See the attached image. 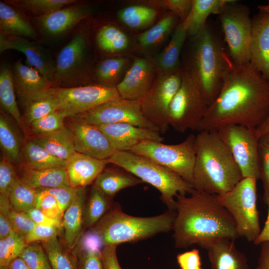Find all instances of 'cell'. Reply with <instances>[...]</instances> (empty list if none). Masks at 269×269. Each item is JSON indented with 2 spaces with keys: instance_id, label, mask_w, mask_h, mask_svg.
Returning <instances> with one entry per match:
<instances>
[{
  "instance_id": "46",
  "label": "cell",
  "mask_w": 269,
  "mask_h": 269,
  "mask_svg": "<svg viewBox=\"0 0 269 269\" xmlns=\"http://www.w3.org/2000/svg\"><path fill=\"white\" fill-rule=\"evenodd\" d=\"M19 257L30 269H52L42 246L36 243L28 244Z\"/></svg>"
},
{
  "instance_id": "44",
  "label": "cell",
  "mask_w": 269,
  "mask_h": 269,
  "mask_svg": "<svg viewBox=\"0 0 269 269\" xmlns=\"http://www.w3.org/2000/svg\"><path fill=\"white\" fill-rule=\"evenodd\" d=\"M59 110L56 100L45 92L32 102L26 108V119L30 124Z\"/></svg>"
},
{
  "instance_id": "12",
  "label": "cell",
  "mask_w": 269,
  "mask_h": 269,
  "mask_svg": "<svg viewBox=\"0 0 269 269\" xmlns=\"http://www.w3.org/2000/svg\"><path fill=\"white\" fill-rule=\"evenodd\" d=\"M216 132L229 149L243 178L260 179L259 138L256 129L240 125H229L219 129Z\"/></svg>"
},
{
  "instance_id": "38",
  "label": "cell",
  "mask_w": 269,
  "mask_h": 269,
  "mask_svg": "<svg viewBox=\"0 0 269 269\" xmlns=\"http://www.w3.org/2000/svg\"><path fill=\"white\" fill-rule=\"evenodd\" d=\"M37 197V190L25 184L18 177L10 190L9 200L13 209L26 213L36 207Z\"/></svg>"
},
{
  "instance_id": "32",
  "label": "cell",
  "mask_w": 269,
  "mask_h": 269,
  "mask_svg": "<svg viewBox=\"0 0 269 269\" xmlns=\"http://www.w3.org/2000/svg\"><path fill=\"white\" fill-rule=\"evenodd\" d=\"M23 153L25 160L23 164L32 168H66L67 165V161L53 156L33 139L25 143Z\"/></svg>"
},
{
  "instance_id": "34",
  "label": "cell",
  "mask_w": 269,
  "mask_h": 269,
  "mask_svg": "<svg viewBox=\"0 0 269 269\" xmlns=\"http://www.w3.org/2000/svg\"><path fill=\"white\" fill-rule=\"evenodd\" d=\"M112 198L105 195L94 185L85 204L83 212L85 228H92L109 211Z\"/></svg>"
},
{
  "instance_id": "61",
  "label": "cell",
  "mask_w": 269,
  "mask_h": 269,
  "mask_svg": "<svg viewBox=\"0 0 269 269\" xmlns=\"http://www.w3.org/2000/svg\"><path fill=\"white\" fill-rule=\"evenodd\" d=\"M13 232H16L12 223L6 215L0 211V240L8 236Z\"/></svg>"
},
{
  "instance_id": "3",
  "label": "cell",
  "mask_w": 269,
  "mask_h": 269,
  "mask_svg": "<svg viewBox=\"0 0 269 269\" xmlns=\"http://www.w3.org/2000/svg\"><path fill=\"white\" fill-rule=\"evenodd\" d=\"M193 185L195 189L216 195L226 193L243 178L229 149L216 131L196 135Z\"/></svg>"
},
{
  "instance_id": "36",
  "label": "cell",
  "mask_w": 269,
  "mask_h": 269,
  "mask_svg": "<svg viewBox=\"0 0 269 269\" xmlns=\"http://www.w3.org/2000/svg\"><path fill=\"white\" fill-rule=\"evenodd\" d=\"M0 144L9 160L16 163L19 161L20 139L12 124L2 113L0 115Z\"/></svg>"
},
{
  "instance_id": "52",
  "label": "cell",
  "mask_w": 269,
  "mask_h": 269,
  "mask_svg": "<svg viewBox=\"0 0 269 269\" xmlns=\"http://www.w3.org/2000/svg\"><path fill=\"white\" fill-rule=\"evenodd\" d=\"M59 230L54 226L36 224L24 237L28 244L37 241L47 242L58 237Z\"/></svg>"
},
{
  "instance_id": "43",
  "label": "cell",
  "mask_w": 269,
  "mask_h": 269,
  "mask_svg": "<svg viewBox=\"0 0 269 269\" xmlns=\"http://www.w3.org/2000/svg\"><path fill=\"white\" fill-rule=\"evenodd\" d=\"M127 59L123 57H114L105 59L98 65L96 75L102 85L115 86L118 78L124 69Z\"/></svg>"
},
{
  "instance_id": "7",
  "label": "cell",
  "mask_w": 269,
  "mask_h": 269,
  "mask_svg": "<svg viewBox=\"0 0 269 269\" xmlns=\"http://www.w3.org/2000/svg\"><path fill=\"white\" fill-rule=\"evenodd\" d=\"M257 181L252 177L243 178L229 191L217 195L233 218L240 237L253 242L261 231L257 206Z\"/></svg>"
},
{
  "instance_id": "48",
  "label": "cell",
  "mask_w": 269,
  "mask_h": 269,
  "mask_svg": "<svg viewBox=\"0 0 269 269\" xmlns=\"http://www.w3.org/2000/svg\"><path fill=\"white\" fill-rule=\"evenodd\" d=\"M37 190L36 208L40 209L48 217L62 223L63 213L55 198L44 189Z\"/></svg>"
},
{
  "instance_id": "51",
  "label": "cell",
  "mask_w": 269,
  "mask_h": 269,
  "mask_svg": "<svg viewBox=\"0 0 269 269\" xmlns=\"http://www.w3.org/2000/svg\"><path fill=\"white\" fill-rule=\"evenodd\" d=\"M74 253L77 257V269H103L101 251L90 250Z\"/></svg>"
},
{
  "instance_id": "49",
  "label": "cell",
  "mask_w": 269,
  "mask_h": 269,
  "mask_svg": "<svg viewBox=\"0 0 269 269\" xmlns=\"http://www.w3.org/2000/svg\"><path fill=\"white\" fill-rule=\"evenodd\" d=\"M18 177L12 163L3 158L0 162V198L9 201L10 190Z\"/></svg>"
},
{
  "instance_id": "14",
  "label": "cell",
  "mask_w": 269,
  "mask_h": 269,
  "mask_svg": "<svg viewBox=\"0 0 269 269\" xmlns=\"http://www.w3.org/2000/svg\"><path fill=\"white\" fill-rule=\"evenodd\" d=\"M75 117L98 127L116 123H127L159 131L144 116L141 100L121 98L110 101Z\"/></svg>"
},
{
  "instance_id": "8",
  "label": "cell",
  "mask_w": 269,
  "mask_h": 269,
  "mask_svg": "<svg viewBox=\"0 0 269 269\" xmlns=\"http://www.w3.org/2000/svg\"><path fill=\"white\" fill-rule=\"evenodd\" d=\"M195 141L196 136L191 134L179 143L167 144L159 141H145L134 146L130 151L155 161L193 185Z\"/></svg>"
},
{
  "instance_id": "33",
  "label": "cell",
  "mask_w": 269,
  "mask_h": 269,
  "mask_svg": "<svg viewBox=\"0 0 269 269\" xmlns=\"http://www.w3.org/2000/svg\"><path fill=\"white\" fill-rule=\"evenodd\" d=\"M0 103L2 109L23 129L22 119L16 100L12 71L6 65L1 66L0 70Z\"/></svg>"
},
{
  "instance_id": "56",
  "label": "cell",
  "mask_w": 269,
  "mask_h": 269,
  "mask_svg": "<svg viewBox=\"0 0 269 269\" xmlns=\"http://www.w3.org/2000/svg\"><path fill=\"white\" fill-rule=\"evenodd\" d=\"M163 6L170 9L172 13L183 21L187 17L192 6L190 0H165L160 2Z\"/></svg>"
},
{
  "instance_id": "28",
  "label": "cell",
  "mask_w": 269,
  "mask_h": 269,
  "mask_svg": "<svg viewBox=\"0 0 269 269\" xmlns=\"http://www.w3.org/2000/svg\"><path fill=\"white\" fill-rule=\"evenodd\" d=\"M0 33L37 39L38 35L32 25L10 4L0 2Z\"/></svg>"
},
{
  "instance_id": "23",
  "label": "cell",
  "mask_w": 269,
  "mask_h": 269,
  "mask_svg": "<svg viewBox=\"0 0 269 269\" xmlns=\"http://www.w3.org/2000/svg\"><path fill=\"white\" fill-rule=\"evenodd\" d=\"M199 246L207 251L212 269H250L246 255L227 238L205 242Z\"/></svg>"
},
{
  "instance_id": "47",
  "label": "cell",
  "mask_w": 269,
  "mask_h": 269,
  "mask_svg": "<svg viewBox=\"0 0 269 269\" xmlns=\"http://www.w3.org/2000/svg\"><path fill=\"white\" fill-rule=\"evenodd\" d=\"M65 118L59 111H55L30 124L32 130L37 135L48 134L55 132L63 127Z\"/></svg>"
},
{
  "instance_id": "18",
  "label": "cell",
  "mask_w": 269,
  "mask_h": 269,
  "mask_svg": "<svg viewBox=\"0 0 269 269\" xmlns=\"http://www.w3.org/2000/svg\"><path fill=\"white\" fill-rule=\"evenodd\" d=\"M116 151H128L145 141L162 142L159 131L127 123H116L99 126Z\"/></svg>"
},
{
  "instance_id": "20",
  "label": "cell",
  "mask_w": 269,
  "mask_h": 269,
  "mask_svg": "<svg viewBox=\"0 0 269 269\" xmlns=\"http://www.w3.org/2000/svg\"><path fill=\"white\" fill-rule=\"evenodd\" d=\"M153 68L145 58H137L123 80L116 86L121 98L141 100L148 93L152 84Z\"/></svg>"
},
{
  "instance_id": "26",
  "label": "cell",
  "mask_w": 269,
  "mask_h": 269,
  "mask_svg": "<svg viewBox=\"0 0 269 269\" xmlns=\"http://www.w3.org/2000/svg\"><path fill=\"white\" fill-rule=\"evenodd\" d=\"M18 175L22 182L36 190L71 186L65 167L38 169L22 164Z\"/></svg>"
},
{
  "instance_id": "42",
  "label": "cell",
  "mask_w": 269,
  "mask_h": 269,
  "mask_svg": "<svg viewBox=\"0 0 269 269\" xmlns=\"http://www.w3.org/2000/svg\"><path fill=\"white\" fill-rule=\"evenodd\" d=\"M176 20V15L172 13L164 16L154 26L138 36L139 43L143 47H148L158 43L173 28Z\"/></svg>"
},
{
  "instance_id": "40",
  "label": "cell",
  "mask_w": 269,
  "mask_h": 269,
  "mask_svg": "<svg viewBox=\"0 0 269 269\" xmlns=\"http://www.w3.org/2000/svg\"><path fill=\"white\" fill-rule=\"evenodd\" d=\"M6 3L40 16L78 2L75 0H10Z\"/></svg>"
},
{
  "instance_id": "5",
  "label": "cell",
  "mask_w": 269,
  "mask_h": 269,
  "mask_svg": "<svg viewBox=\"0 0 269 269\" xmlns=\"http://www.w3.org/2000/svg\"><path fill=\"white\" fill-rule=\"evenodd\" d=\"M176 211L169 210L151 217H141L124 213L117 205L103 217L93 229L104 246H116L147 239L172 230Z\"/></svg>"
},
{
  "instance_id": "62",
  "label": "cell",
  "mask_w": 269,
  "mask_h": 269,
  "mask_svg": "<svg viewBox=\"0 0 269 269\" xmlns=\"http://www.w3.org/2000/svg\"><path fill=\"white\" fill-rule=\"evenodd\" d=\"M8 269H30V268L24 260L18 257L10 263Z\"/></svg>"
},
{
  "instance_id": "24",
  "label": "cell",
  "mask_w": 269,
  "mask_h": 269,
  "mask_svg": "<svg viewBox=\"0 0 269 269\" xmlns=\"http://www.w3.org/2000/svg\"><path fill=\"white\" fill-rule=\"evenodd\" d=\"M107 160H100L76 152L67 161L66 167L71 187H85L94 182L105 168Z\"/></svg>"
},
{
  "instance_id": "54",
  "label": "cell",
  "mask_w": 269,
  "mask_h": 269,
  "mask_svg": "<svg viewBox=\"0 0 269 269\" xmlns=\"http://www.w3.org/2000/svg\"><path fill=\"white\" fill-rule=\"evenodd\" d=\"M103 242L98 234L92 228L83 233L76 246L72 250L74 253L81 251L97 250L102 251L104 247Z\"/></svg>"
},
{
  "instance_id": "6",
  "label": "cell",
  "mask_w": 269,
  "mask_h": 269,
  "mask_svg": "<svg viewBox=\"0 0 269 269\" xmlns=\"http://www.w3.org/2000/svg\"><path fill=\"white\" fill-rule=\"evenodd\" d=\"M107 161L157 189L160 193V199L169 210L175 211L178 194H190L195 189L191 184L169 169L130 151H116Z\"/></svg>"
},
{
  "instance_id": "9",
  "label": "cell",
  "mask_w": 269,
  "mask_h": 269,
  "mask_svg": "<svg viewBox=\"0 0 269 269\" xmlns=\"http://www.w3.org/2000/svg\"><path fill=\"white\" fill-rule=\"evenodd\" d=\"M182 82L169 107V127L179 133L197 131L208 108L198 86L185 70L181 71Z\"/></svg>"
},
{
  "instance_id": "25",
  "label": "cell",
  "mask_w": 269,
  "mask_h": 269,
  "mask_svg": "<svg viewBox=\"0 0 269 269\" xmlns=\"http://www.w3.org/2000/svg\"><path fill=\"white\" fill-rule=\"evenodd\" d=\"M86 189L80 187L71 203L64 212L62 228L67 248L72 251L83 235V212L85 204Z\"/></svg>"
},
{
  "instance_id": "39",
  "label": "cell",
  "mask_w": 269,
  "mask_h": 269,
  "mask_svg": "<svg viewBox=\"0 0 269 269\" xmlns=\"http://www.w3.org/2000/svg\"><path fill=\"white\" fill-rule=\"evenodd\" d=\"M157 15L155 9L144 5H132L118 12L119 19L128 26L139 28L150 24Z\"/></svg>"
},
{
  "instance_id": "15",
  "label": "cell",
  "mask_w": 269,
  "mask_h": 269,
  "mask_svg": "<svg viewBox=\"0 0 269 269\" xmlns=\"http://www.w3.org/2000/svg\"><path fill=\"white\" fill-rule=\"evenodd\" d=\"M86 46L85 34L80 31L61 49L55 63L52 87L78 78L83 67Z\"/></svg>"
},
{
  "instance_id": "59",
  "label": "cell",
  "mask_w": 269,
  "mask_h": 269,
  "mask_svg": "<svg viewBox=\"0 0 269 269\" xmlns=\"http://www.w3.org/2000/svg\"><path fill=\"white\" fill-rule=\"evenodd\" d=\"M264 192L263 199L268 207V214L264 227L259 235L253 242L256 245H261L265 242H269V188H264Z\"/></svg>"
},
{
  "instance_id": "53",
  "label": "cell",
  "mask_w": 269,
  "mask_h": 269,
  "mask_svg": "<svg viewBox=\"0 0 269 269\" xmlns=\"http://www.w3.org/2000/svg\"><path fill=\"white\" fill-rule=\"evenodd\" d=\"M78 188L69 186L42 189H44L55 198L60 209L64 214L74 199Z\"/></svg>"
},
{
  "instance_id": "4",
  "label": "cell",
  "mask_w": 269,
  "mask_h": 269,
  "mask_svg": "<svg viewBox=\"0 0 269 269\" xmlns=\"http://www.w3.org/2000/svg\"><path fill=\"white\" fill-rule=\"evenodd\" d=\"M192 38L190 65L185 70L193 78L209 106L216 99L233 64L229 52L211 26Z\"/></svg>"
},
{
  "instance_id": "60",
  "label": "cell",
  "mask_w": 269,
  "mask_h": 269,
  "mask_svg": "<svg viewBox=\"0 0 269 269\" xmlns=\"http://www.w3.org/2000/svg\"><path fill=\"white\" fill-rule=\"evenodd\" d=\"M255 269H269V242L261 244V251Z\"/></svg>"
},
{
  "instance_id": "19",
  "label": "cell",
  "mask_w": 269,
  "mask_h": 269,
  "mask_svg": "<svg viewBox=\"0 0 269 269\" xmlns=\"http://www.w3.org/2000/svg\"><path fill=\"white\" fill-rule=\"evenodd\" d=\"M12 71L15 91L26 109L52 87L50 81L35 68L23 63L21 59L14 63Z\"/></svg>"
},
{
  "instance_id": "27",
  "label": "cell",
  "mask_w": 269,
  "mask_h": 269,
  "mask_svg": "<svg viewBox=\"0 0 269 269\" xmlns=\"http://www.w3.org/2000/svg\"><path fill=\"white\" fill-rule=\"evenodd\" d=\"M232 0H192V6L186 18L182 21L188 35L193 36L207 24L212 14L219 15Z\"/></svg>"
},
{
  "instance_id": "29",
  "label": "cell",
  "mask_w": 269,
  "mask_h": 269,
  "mask_svg": "<svg viewBox=\"0 0 269 269\" xmlns=\"http://www.w3.org/2000/svg\"><path fill=\"white\" fill-rule=\"evenodd\" d=\"M53 156L68 161L76 152L72 133L65 126L46 134L37 135L33 139Z\"/></svg>"
},
{
  "instance_id": "58",
  "label": "cell",
  "mask_w": 269,
  "mask_h": 269,
  "mask_svg": "<svg viewBox=\"0 0 269 269\" xmlns=\"http://www.w3.org/2000/svg\"><path fill=\"white\" fill-rule=\"evenodd\" d=\"M25 213L36 224L54 226L59 230L62 228L61 222L48 217L41 210L36 207Z\"/></svg>"
},
{
  "instance_id": "64",
  "label": "cell",
  "mask_w": 269,
  "mask_h": 269,
  "mask_svg": "<svg viewBox=\"0 0 269 269\" xmlns=\"http://www.w3.org/2000/svg\"><path fill=\"white\" fill-rule=\"evenodd\" d=\"M258 8L260 12H269V0L268 4L266 5H259Z\"/></svg>"
},
{
  "instance_id": "16",
  "label": "cell",
  "mask_w": 269,
  "mask_h": 269,
  "mask_svg": "<svg viewBox=\"0 0 269 269\" xmlns=\"http://www.w3.org/2000/svg\"><path fill=\"white\" fill-rule=\"evenodd\" d=\"M70 129L77 152L107 160L116 152L99 127L78 119L72 123Z\"/></svg>"
},
{
  "instance_id": "10",
  "label": "cell",
  "mask_w": 269,
  "mask_h": 269,
  "mask_svg": "<svg viewBox=\"0 0 269 269\" xmlns=\"http://www.w3.org/2000/svg\"><path fill=\"white\" fill-rule=\"evenodd\" d=\"M218 15L233 62L237 65L250 63L252 19L249 8L232 0Z\"/></svg>"
},
{
  "instance_id": "13",
  "label": "cell",
  "mask_w": 269,
  "mask_h": 269,
  "mask_svg": "<svg viewBox=\"0 0 269 269\" xmlns=\"http://www.w3.org/2000/svg\"><path fill=\"white\" fill-rule=\"evenodd\" d=\"M181 82V71L166 73L153 83L148 93L141 100L144 116L160 133H166L169 127V107Z\"/></svg>"
},
{
  "instance_id": "17",
  "label": "cell",
  "mask_w": 269,
  "mask_h": 269,
  "mask_svg": "<svg viewBox=\"0 0 269 269\" xmlns=\"http://www.w3.org/2000/svg\"><path fill=\"white\" fill-rule=\"evenodd\" d=\"M9 49L22 53L26 58L25 64L36 69L51 82L55 63L41 46L25 37L0 33V53Z\"/></svg>"
},
{
  "instance_id": "57",
  "label": "cell",
  "mask_w": 269,
  "mask_h": 269,
  "mask_svg": "<svg viewBox=\"0 0 269 269\" xmlns=\"http://www.w3.org/2000/svg\"><path fill=\"white\" fill-rule=\"evenodd\" d=\"M116 246H106L101 251L103 269H123L118 261Z\"/></svg>"
},
{
  "instance_id": "35",
  "label": "cell",
  "mask_w": 269,
  "mask_h": 269,
  "mask_svg": "<svg viewBox=\"0 0 269 269\" xmlns=\"http://www.w3.org/2000/svg\"><path fill=\"white\" fill-rule=\"evenodd\" d=\"M52 269H77V257L71 250L62 247L56 237L41 243Z\"/></svg>"
},
{
  "instance_id": "41",
  "label": "cell",
  "mask_w": 269,
  "mask_h": 269,
  "mask_svg": "<svg viewBox=\"0 0 269 269\" xmlns=\"http://www.w3.org/2000/svg\"><path fill=\"white\" fill-rule=\"evenodd\" d=\"M28 245L24 236L16 232L0 240V269H8L10 263L19 257Z\"/></svg>"
},
{
  "instance_id": "55",
  "label": "cell",
  "mask_w": 269,
  "mask_h": 269,
  "mask_svg": "<svg viewBox=\"0 0 269 269\" xmlns=\"http://www.w3.org/2000/svg\"><path fill=\"white\" fill-rule=\"evenodd\" d=\"M176 260L180 269H202L200 252L197 249L178 254Z\"/></svg>"
},
{
  "instance_id": "37",
  "label": "cell",
  "mask_w": 269,
  "mask_h": 269,
  "mask_svg": "<svg viewBox=\"0 0 269 269\" xmlns=\"http://www.w3.org/2000/svg\"><path fill=\"white\" fill-rule=\"evenodd\" d=\"M96 42L102 50L108 52L124 50L129 44V38L125 33L112 25H104L99 29Z\"/></svg>"
},
{
  "instance_id": "11",
  "label": "cell",
  "mask_w": 269,
  "mask_h": 269,
  "mask_svg": "<svg viewBox=\"0 0 269 269\" xmlns=\"http://www.w3.org/2000/svg\"><path fill=\"white\" fill-rule=\"evenodd\" d=\"M57 101L65 117H75L110 101L120 98L116 86L104 85L51 87L45 92Z\"/></svg>"
},
{
  "instance_id": "31",
  "label": "cell",
  "mask_w": 269,
  "mask_h": 269,
  "mask_svg": "<svg viewBox=\"0 0 269 269\" xmlns=\"http://www.w3.org/2000/svg\"><path fill=\"white\" fill-rule=\"evenodd\" d=\"M188 33L181 22L175 28L171 39L157 58L158 66L166 73L177 70L180 53Z\"/></svg>"
},
{
  "instance_id": "63",
  "label": "cell",
  "mask_w": 269,
  "mask_h": 269,
  "mask_svg": "<svg viewBox=\"0 0 269 269\" xmlns=\"http://www.w3.org/2000/svg\"><path fill=\"white\" fill-rule=\"evenodd\" d=\"M256 132L259 138L265 134L269 133V116L256 129Z\"/></svg>"
},
{
  "instance_id": "45",
  "label": "cell",
  "mask_w": 269,
  "mask_h": 269,
  "mask_svg": "<svg viewBox=\"0 0 269 269\" xmlns=\"http://www.w3.org/2000/svg\"><path fill=\"white\" fill-rule=\"evenodd\" d=\"M0 211L8 218L15 231L24 236L31 231L36 225L25 213L13 209L9 201L0 198Z\"/></svg>"
},
{
  "instance_id": "2",
  "label": "cell",
  "mask_w": 269,
  "mask_h": 269,
  "mask_svg": "<svg viewBox=\"0 0 269 269\" xmlns=\"http://www.w3.org/2000/svg\"><path fill=\"white\" fill-rule=\"evenodd\" d=\"M173 237L176 248L185 249L206 241L240 238L235 223L216 195L194 189L176 197Z\"/></svg>"
},
{
  "instance_id": "30",
  "label": "cell",
  "mask_w": 269,
  "mask_h": 269,
  "mask_svg": "<svg viewBox=\"0 0 269 269\" xmlns=\"http://www.w3.org/2000/svg\"><path fill=\"white\" fill-rule=\"evenodd\" d=\"M143 182L123 168H105L97 177L94 185L105 195L113 198L121 190Z\"/></svg>"
},
{
  "instance_id": "1",
  "label": "cell",
  "mask_w": 269,
  "mask_h": 269,
  "mask_svg": "<svg viewBox=\"0 0 269 269\" xmlns=\"http://www.w3.org/2000/svg\"><path fill=\"white\" fill-rule=\"evenodd\" d=\"M269 116V81L251 63H233L198 131L229 125L257 129Z\"/></svg>"
},
{
  "instance_id": "21",
  "label": "cell",
  "mask_w": 269,
  "mask_h": 269,
  "mask_svg": "<svg viewBox=\"0 0 269 269\" xmlns=\"http://www.w3.org/2000/svg\"><path fill=\"white\" fill-rule=\"evenodd\" d=\"M90 11L88 6L76 3L49 14L37 16L36 22L45 35L58 36L64 34L88 17Z\"/></svg>"
},
{
  "instance_id": "22",
  "label": "cell",
  "mask_w": 269,
  "mask_h": 269,
  "mask_svg": "<svg viewBox=\"0 0 269 269\" xmlns=\"http://www.w3.org/2000/svg\"><path fill=\"white\" fill-rule=\"evenodd\" d=\"M252 19L250 63L269 81V12H258Z\"/></svg>"
},
{
  "instance_id": "50",
  "label": "cell",
  "mask_w": 269,
  "mask_h": 269,
  "mask_svg": "<svg viewBox=\"0 0 269 269\" xmlns=\"http://www.w3.org/2000/svg\"><path fill=\"white\" fill-rule=\"evenodd\" d=\"M259 158L263 187L269 188V133L259 139Z\"/></svg>"
}]
</instances>
